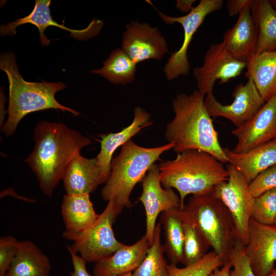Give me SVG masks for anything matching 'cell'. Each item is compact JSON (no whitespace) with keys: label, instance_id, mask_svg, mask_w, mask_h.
<instances>
[{"label":"cell","instance_id":"obj_12","mask_svg":"<svg viewBox=\"0 0 276 276\" xmlns=\"http://www.w3.org/2000/svg\"><path fill=\"white\" fill-rule=\"evenodd\" d=\"M142 192L139 199L146 213V234L150 246L154 239L156 221L160 213L180 208L179 196L172 188H163L158 165L154 164L142 181Z\"/></svg>","mask_w":276,"mask_h":276},{"label":"cell","instance_id":"obj_18","mask_svg":"<svg viewBox=\"0 0 276 276\" xmlns=\"http://www.w3.org/2000/svg\"><path fill=\"white\" fill-rule=\"evenodd\" d=\"M251 6L238 16L235 25L225 31L222 43L227 52L237 60L247 63L256 54L258 31Z\"/></svg>","mask_w":276,"mask_h":276},{"label":"cell","instance_id":"obj_41","mask_svg":"<svg viewBox=\"0 0 276 276\" xmlns=\"http://www.w3.org/2000/svg\"><path fill=\"white\" fill-rule=\"evenodd\" d=\"M269 1L274 9L276 10V0H269Z\"/></svg>","mask_w":276,"mask_h":276},{"label":"cell","instance_id":"obj_19","mask_svg":"<svg viewBox=\"0 0 276 276\" xmlns=\"http://www.w3.org/2000/svg\"><path fill=\"white\" fill-rule=\"evenodd\" d=\"M62 180L66 194H89L103 183L96 157L88 158L77 152L64 171Z\"/></svg>","mask_w":276,"mask_h":276},{"label":"cell","instance_id":"obj_6","mask_svg":"<svg viewBox=\"0 0 276 276\" xmlns=\"http://www.w3.org/2000/svg\"><path fill=\"white\" fill-rule=\"evenodd\" d=\"M209 246L225 262L238 239L233 218L212 193L192 195L182 209Z\"/></svg>","mask_w":276,"mask_h":276},{"label":"cell","instance_id":"obj_43","mask_svg":"<svg viewBox=\"0 0 276 276\" xmlns=\"http://www.w3.org/2000/svg\"><path fill=\"white\" fill-rule=\"evenodd\" d=\"M274 225L276 226V219H275V221H274Z\"/></svg>","mask_w":276,"mask_h":276},{"label":"cell","instance_id":"obj_3","mask_svg":"<svg viewBox=\"0 0 276 276\" xmlns=\"http://www.w3.org/2000/svg\"><path fill=\"white\" fill-rule=\"evenodd\" d=\"M0 68L5 72L9 82L8 116L1 129L7 136L13 135L20 121L27 114L46 109L68 111L75 117L80 113L59 103L56 94L64 89L62 82H32L25 80L20 74L15 56L3 53L0 57Z\"/></svg>","mask_w":276,"mask_h":276},{"label":"cell","instance_id":"obj_14","mask_svg":"<svg viewBox=\"0 0 276 276\" xmlns=\"http://www.w3.org/2000/svg\"><path fill=\"white\" fill-rule=\"evenodd\" d=\"M237 139L232 151L241 153L276 139V95L265 102L256 113L232 131Z\"/></svg>","mask_w":276,"mask_h":276},{"label":"cell","instance_id":"obj_11","mask_svg":"<svg viewBox=\"0 0 276 276\" xmlns=\"http://www.w3.org/2000/svg\"><path fill=\"white\" fill-rule=\"evenodd\" d=\"M245 84H238L232 96L233 102L222 104L214 96L213 92L204 98V103L211 117H222L229 120L239 127L251 119L265 103L252 80L248 78Z\"/></svg>","mask_w":276,"mask_h":276},{"label":"cell","instance_id":"obj_15","mask_svg":"<svg viewBox=\"0 0 276 276\" xmlns=\"http://www.w3.org/2000/svg\"><path fill=\"white\" fill-rule=\"evenodd\" d=\"M51 0H36L35 6L32 12L27 16L17 19L6 25H1L0 32L2 36L13 35L16 34L17 27L30 24L36 27L39 32V38L42 46L50 44V40L45 36L44 31L50 26L56 27L68 31L70 35L76 39L85 40L97 35L100 31L103 22L100 20L94 19L84 29H70L55 21L50 13Z\"/></svg>","mask_w":276,"mask_h":276},{"label":"cell","instance_id":"obj_9","mask_svg":"<svg viewBox=\"0 0 276 276\" xmlns=\"http://www.w3.org/2000/svg\"><path fill=\"white\" fill-rule=\"evenodd\" d=\"M223 4L222 0H201L189 13L179 17L166 15L155 8L160 18L166 24L171 25L179 23L183 30L182 45L178 51L172 54L164 67L168 80H172L189 73L190 64L187 52L193 37L205 18L209 14L221 10Z\"/></svg>","mask_w":276,"mask_h":276},{"label":"cell","instance_id":"obj_30","mask_svg":"<svg viewBox=\"0 0 276 276\" xmlns=\"http://www.w3.org/2000/svg\"><path fill=\"white\" fill-rule=\"evenodd\" d=\"M224 263L223 260L213 250L209 252L199 261L178 267L176 265H168L167 276H209Z\"/></svg>","mask_w":276,"mask_h":276},{"label":"cell","instance_id":"obj_25","mask_svg":"<svg viewBox=\"0 0 276 276\" xmlns=\"http://www.w3.org/2000/svg\"><path fill=\"white\" fill-rule=\"evenodd\" d=\"M251 12L258 31L256 54L276 51V10L268 0H252Z\"/></svg>","mask_w":276,"mask_h":276},{"label":"cell","instance_id":"obj_16","mask_svg":"<svg viewBox=\"0 0 276 276\" xmlns=\"http://www.w3.org/2000/svg\"><path fill=\"white\" fill-rule=\"evenodd\" d=\"M244 251L256 276H267L276 261V226L250 218Z\"/></svg>","mask_w":276,"mask_h":276},{"label":"cell","instance_id":"obj_8","mask_svg":"<svg viewBox=\"0 0 276 276\" xmlns=\"http://www.w3.org/2000/svg\"><path fill=\"white\" fill-rule=\"evenodd\" d=\"M227 181L217 185L212 192L226 207L233 218L238 239L244 245L248 243L249 223L254 198L243 175L232 164L226 166Z\"/></svg>","mask_w":276,"mask_h":276},{"label":"cell","instance_id":"obj_13","mask_svg":"<svg viewBox=\"0 0 276 276\" xmlns=\"http://www.w3.org/2000/svg\"><path fill=\"white\" fill-rule=\"evenodd\" d=\"M126 28L122 49L136 64L148 59L160 60L168 53L167 41L157 27L131 21Z\"/></svg>","mask_w":276,"mask_h":276},{"label":"cell","instance_id":"obj_38","mask_svg":"<svg viewBox=\"0 0 276 276\" xmlns=\"http://www.w3.org/2000/svg\"><path fill=\"white\" fill-rule=\"evenodd\" d=\"M176 8L181 12L189 13L194 7L193 4L196 2L195 0H177L176 1Z\"/></svg>","mask_w":276,"mask_h":276},{"label":"cell","instance_id":"obj_7","mask_svg":"<svg viewBox=\"0 0 276 276\" xmlns=\"http://www.w3.org/2000/svg\"><path fill=\"white\" fill-rule=\"evenodd\" d=\"M122 211L114 203L108 201L94 225L75 237L72 244L67 246V250L79 254L86 263H97L123 247L125 244L116 238L112 228Z\"/></svg>","mask_w":276,"mask_h":276},{"label":"cell","instance_id":"obj_42","mask_svg":"<svg viewBox=\"0 0 276 276\" xmlns=\"http://www.w3.org/2000/svg\"><path fill=\"white\" fill-rule=\"evenodd\" d=\"M121 276H132V273H128L124 275H122Z\"/></svg>","mask_w":276,"mask_h":276},{"label":"cell","instance_id":"obj_22","mask_svg":"<svg viewBox=\"0 0 276 276\" xmlns=\"http://www.w3.org/2000/svg\"><path fill=\"white\" fill-rule=\"evenodd\" d=\"M225 154L233 165L249 183L261 172L276 164V139L247 152L237 153L228 148Z\"/></svg>","mask_w":276,"mask_h":276},{"label":"cell","instance_id":"obj_17","mask_svg":"<svg viewBox=\"0 0 276 276\" xmlns=\"http://www.w3.org/2000/svg\"><path fill=\"white\" fill-rule=\"evenodd\" d=\"M150 119V114L138 106L134 109V118L129 125L119 132L100 135V150L96 158L103 183L106 182L110 175L112 155L115 151L143 129L152 125L153 122Z\"/></svg>","mask_w":276,"mask_h":276},{"label":"cell","instance_id":"obj_23","mask_svg":"<svg viewBox=\"0 0 276 276\" xmlns=\"http://www.w3.org/2000/svg\"><path fill=\"white\" fill-rule=\"evenodd\" d=\"M48 257L30 240L18 241L16 255L6 276H50Z\"/></svg>","mask_w":276,"mask_h":276},{"label":"cell","instance_id":"obj_37","mask_svg":"<svg viewBox=\"0 0 276 276\" xmlns=\"http://www.w3.org/2000/svg\"><path fill=\"white\" fill-rule=\"evenodd\" d=\"M232 268L231 262L228 260L220 268L213 271L209 276H229Z\"/></svg>","mask_w":276,"mask_h":276},{"label":"cell","instance_id":"obj_21","mask_svg":"<svg viewBox=\"0 0 276 276\" xmlns=\"http://www.w3.org/2000/svg\"><path fill=\"white\" fill-rule=\"evenodd\" d=\"M150 244L145 235L130 245H125L112 255L96 263L95 276H121L132 273L141 264Z\"/></svg>","mask_w":276,"mask_h":276},{"label":"cell","instance_id":"obj_4","mask_svg":"<svg viewBox=\"0 0 276 276\" xmlns=\"http://www.w3.org/2000/svg\"><path fill=\"white\" fill-rule=\"evenodd\" d=\"M158 167L162 184L177 191L181 209L187 195L211 193L217 185L228 179V171L222 163L198 150L178 153L174 159L163 161Z\"/></svg>","mask_w":276,"mask_h":276},{"label":"cell","instance_id":"obj_33","mask_svg":"<svg viewBox=\"0 0 276 276\" xmlns=\"http://www.w3.org/2000/svg\"><path fill=\"white\" fill-rule=\"evenodd\" d=\"M248 187L254 198L276 188V164L261 172L249 183Z\"/></svg>","mask_w":276,"mask_h":276},{"label":"cell","instance_id":"obj_34","mask_svg":"<svg viewBox=\"0 0 276 276\" xmlns=\"http://www.w3.org/2000/svg\"><path fill=\"white\" fill-rule=\"evenodd\" d=\"M18 241L11 236L0 238V276L6 274L13 260L17 249Z\"/></svg>","mask_w":276,"mask_h":276},{"label":"cell","instance_id":"obj_5","mask_svg":"<svg viewBox=\"0 0 276 276\" xmlns=\"http://www.w3.org/2000/svg\"><path fill=\"white\" fill-rule=\"evenodd\" d=\"M173 143L146 148L130 140L124 144L120 153L112 158L110 175L101 194L104 200L114 203L121 210L130 208L131 192L142 181L150 168L165 151L174 148Z\"/></svg>","mask_w":276,"mask_h":276},{"label":"cell","instance_id":"obj_36","mask_svg":"<svg viewBox=\"0 0 276 276\" xmlns=\"http://www.w3.org/2000/svg\"><path fill=\"white\" fill-rule=\"evenodd\" d=\"M252 2V0H229L226 4L227 12L231 17L239 16Z\"/></svg>","mask_w":276,"mask_h":276},{"label":"cell","instance_id":"obj_39","mask_svg":"<svg viewBox=\"0 0 276 276\" xmlns=\"http://www.w3.org/2000/svg\"><path fill=\"white\" fill-rule=\"evenodd\" d=\"M6 102V99L4 95L3 92L1 91V113H0V126L1 129L4 125V120L5 117L6 113H7V110L5 109V103Z\"/></svg>","mask_w":276,"mask_h":276},{"label":"cell","instance_id":"obj_26","mask_svg":"<svg viewBox=\"0 0 276 276\" xmlns=\"http://www.w3.org/2000/svg\"><path fill=\"white\" fill-rule=\"evenodd\" d=\"M160 223L164 233V252L171 263H182L184 243L182 211L180 208L162 213Z\"/></svg>","mask_w":276,"mask_h":276},{"label":"cell","instance_id":"obj_24","mask_svg":"<svg viewBox=\"0 0 276 276\" xmlns=\"http://www.w3.org/2000/svg\"><path fill=\"white\" fill-rule=\"evenodd\" d=\"M246 68L245 77L252 80L265 102L276 95V51L256 54Z\"/></svg>","mask_w":276,"mask_h":276},{"label":"cell","instance_id":"obj_28","mask_svg":"<svg viewBox=\"0 0 276 276\" xmlns=\"http://www.w3.org/2000/svg\"><path fill=\"white\" fill-rule=\"evenodd\" d=\"M162 224L156 225L154 239L140 265L132 276H167L168 265L164 257V250L160 241Z\"/></svg>","mask_w":276,"mask_h":276},{"label":"cell","instance_id":"obj_31","mask_svg":"<svg viewBox=\"0 0 276 276\" xmlns=\"http://www.w3.org/2000/svg\"><path fill=\"white\" fill-rule=\"evenodd\" d=\"M251 218L266 225H274L276 219V188L254 198Z\"/></svg>","mask_w":276,"mask_h":276},{"label":"cell","instance_id":"obj_35","mask_svg":"<svg viewBox=\"0 0 276 276\" xmlns=\"http://www.w3.org/2000/svg\"><path fill=\"white\" fill-rule=\"evenodd\" d=\"M72 259L73 271L70 276H95L88 273L86 268V261L78 254L68 250Z\"/></svg>","mask_w":276,"mask_h":276},{"label":"cell","instance_id":"obj_32","mask_svg":"<svg viewBox=\"0 0 276 276\" xmlns=\"http://www.w3.org/2000/svg\"><path fill=\"white\" fill-rule=\"evenodd\" d=\"M244 246L238 239L228 257L233 268L229 276H256L245 254Z\"/></svg>","mask_w":276,"mask_h":276},{"label":"cell","instance_id":"obj_40","mask_svg":"<svg viewBox=\"0 0 276 276\" xmlns=\"http://www.w3.org/2000/svg\"><path fill=\"white\" fill-rule=\"evenodd\" d=\"M267 276H276V268H274Z\"/></svg>","mask_w":276,"mask_h":276},{"label":"cell","instance_id":"obj_27","mask_svg":"<svg viewBox=\"0 0 276 276\" xmlns=\"http://www.w3.org/2000/svg\"><path fill=\"white\" fill-rule=\"evenodd\" d=\"M136 64L122 49L112 51L103 66L91 73L98 74L111 83L125 85L134 79Z\"/></svg>","mask_w":276,"mask_h":276},{"label":"cell","instance_id":"obj_2","mask_svg":"<svg viewBox=\"0 0 276 276\" xmlns=\"http://www.w3.org/2000/svg\"><path fill=\"white\" fill-rule=\"evenodd\" d=\"M173 119L166 126L165 138L173 143L177 153L188 150L207 152L223 164L229 163L218 140L212 117L198 90L190 95L180 93L172 101Z\"/></svg>","mask_w":276,"mask_h":276},{"label":"cell","instance_id":"obj_29","mask_svg":"<svg viewBox=\"0 0 276 276\" xmlns=\"http://www.w3.org/2000/svg\"><path fill=\"white\" fill-rule=\"evenodd\" d=\"M182 211L184 233L182 264L187 266L201 260L208 253L210 246L182 209Z\"/></svg>","mask_w":276,"mask_h":276},{"label":"cell","instance_id":"obj_10","mask_svg":"<svg viewBox=\"0 0 276 276\" xmlns=\"http://www.w3.org/2000/svg\"><path fill=\"white\" fill-rule=\"evenodd\" d=\"M247 65V63L231 56L222 41L211 44L204 55L202 65L193 68L197 90L204 96L213 92L217 80L221 84L228 82L239 76Z\"/></svg>","mask_w":276,"mask_h":276},{"label":"cell","instance_id":"obj_1","mask_svg":"<svg viewBox=\"0 0 276 276\" xmlns=\"http://www.w3.org/2000/svg\"><path fill=\"white\" fill-rule=\"evenodd\" d=\"M34 146L25 162L35 174L42 193L51 196L73 156L91 140L61 122L45 120L34 129Z\"/></svg>","mask_w":276,"mask_h":276},{"label":"cell","instance_id":"obj_20","mask_svg":"<svg viewBox=\"0 0 276 276\" xmlns=\"http://www.w3.org/2000/svg\"><path fill=\"white\" fill-rule=\"evenodd\" d=\"M61 214L65 230L63 237L70 241L91 227L97 220L89 194L70 195L63 197Z\"/></svg>","mask_w":276,"mask_h":276}]
</instances>
